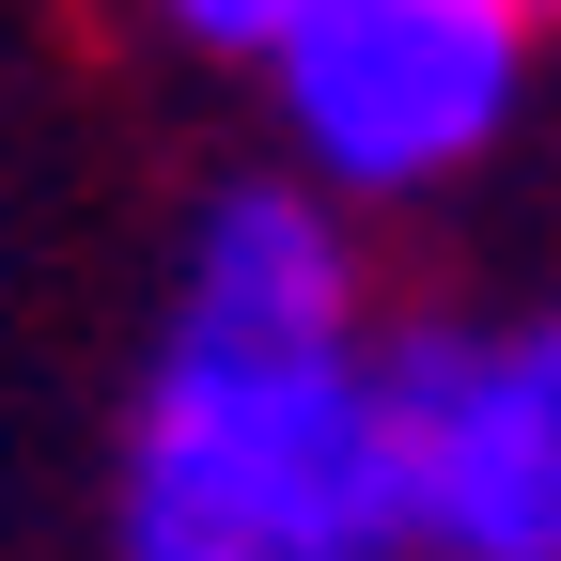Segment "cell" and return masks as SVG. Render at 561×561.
I'll use <instances>...</instances> for the list:
<instances>
[{
  "label": "cell",
  "instance_id": "obj_5",
  "mask_svg": "<svg viewBox=\"0 0 561 561\" xmlns=\"http://www.w3.org/2000/svg\"><path fill=\"white\" fill-rule=\"evenodd\" d=\"M546 16H561V0H546Z\"/></svg>",
  "mask_w": 561,
  "mask_h": 561
},
{
  "label": "cell",
  "instance_id": "obj_4",
  "mask_svg": "<svg viewBox=\"0 0 561 561\" xmlns=\"http://www.w3.org/2000/svg\"><path fill=\"white\" fill-rule=\"evenodd\" d=\"M140 16H157L172 47H203V62H265L280 32L312 16V0H140Z\"/></svg>",
  "mask_w": 561,
  "mask_h": 561
},
{
  "label": "cell",
  "instance_id": "obj_3",
  "mask_svg": "<svg viewBox=\"0 0 561 561\" xmlns=\"http://www.w3.org/2000/svg\"><path fill=\"white\" fill-rule=\"evenodd\" d=\"M405 561H561V312L390 343Z\"/></svg>",
  "mask_w": 561,
  "mask_h": 561
},
{
  "label": "cell",
  "instance_id": "obj_2",
  "mask_svg": "<svg viewBox=\"0 0 561 561\" xmlns=\"http://www.w3.org/2000/svg\"><path fill=\"white\" fill-rule=\"evenodd\" d=\"M530 62H546V0H312L265 47V94L297 140V187L421 203L515 140Z\"/></svg>",
  "mask_w": 561,
  "mask_h": 561
},
{
  "label": "cell",
  "instance_id": "obj_1",
  "mask_svg": "<svg viewBox=\"0 0 561 561\" xmlns=\"http://www.w3.org/2000/svg\"><path fill=\"white\" fill-rule=\"evenodd\" d=\"M110 561H405L390 343H359V234L328 187L250 172L203 203L125 405Z\"/></svg>",
  "mask_w": 561,
  "mask_h": 561
}]
</instances>
